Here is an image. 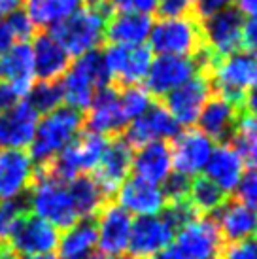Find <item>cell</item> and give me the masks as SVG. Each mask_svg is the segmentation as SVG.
Masks as SVG:
<instances>
[{
	"label": "cell",
	"mask_w": 257,
	"mask_h": 259,
	"mask_svg": "<svg viewBox=\"0 0 257 259\" xmlns=\"http://www.w3.org/2000/svg\"><path fill=\"white\" fill-rule=\"evenodd\" d=\"M27 206L32 216L51 223L57 229H68L79 222L68 182L59 180L44 168H38L34 182L25 195Z\"/></svg>",
	"instance_id": "obj_1"
},
{
	"label": "cell",
	"mask_w": 257,
	"mask_h": 259,
	"mask_svg": "<svg viewBox=\"0 0 257 259\" xmlns=\"http://www.w3.org/2000/svg\"><path fill=\"white\" fill-rule=\"evenodd\" d=\"M110 72L102 51H91L85 55L76 57L70 63L68 70L61 78V91H63L64 104L72 110H87L93 102L95 95L100 89L110 85Z\"/></svg>",
	"instance_id": "obj_2"
},
{
	"label": "cell",
	"mask_w": 257,
	"mask_h": 259,
	"mask_svg": "<svg viewBox=\"0 0 257 259\" xmlns=\"http://www.w3.org/2000/svg\"><path fill=\"white\" fill-rule=\"evenodd\" d=\"M83 115L68 106L53 110L38 121L34 138L29 146V155L34 165H50L59 153L81 133Z\"/></svg>",
	"instance_id": "obj_3"
},
{
	"label": "cell",
	"mask_w": 257,
	"mask_h": 259,
	"mask_svg": "<svg viewBox=\"0 0 257 259\" xmlns=\"http://www.w3.org/2000/svg\"><path fill=\"white\" fill-rule=\"evenodd\" d=\"M206 74L212 91L218 97H223L242 108L244 95L257 85V53L240 50L233 55L218 59Z\"/></svg>",
	"instance_id": "obj_4"
},
{
	"label": "cell",
	"mask_w": 257,
	"mask_h": 259,
	"mask_svg": "<svg viewBox=\"0 0 257 259\" xmlns=\"http://www.w3.org/2000/svg\"><path fill=\"white\" fill-rule=\"evenodd\" d=\"M108 17L102 8H81L50 32L70 57L97 51L106 40Z\"/></svg>",
	"instance_id": "obj_5"
},
{
	"label": "cell",
	"mask_w": 257,
	"mask_h": 259,
	"mask_svg": "<svg viewBox=\"0 0 257 259\" xmlns=\"http://www.w3.org/2000/svg\"><path fill=\"white\" fill-rule=\"evenodd\" d=\"M148 42L151 53L174 57H195L204 48L200 21L195 14L159 19L151 27Z\"/></svg>",
	"instance_id": "obj_6"
},
{
	"label": "cell",
	"mask_w": 257,
	"mask_h": 259,
	"mask_svg": "<svg viewBox=\"0 0 257 259\" xmlns=\"http://www.w3.org/2000/svg\"><path fill=\"white\" fill-rule=\"evenodd\" d=\"M108 142L110 140L106 137H100L91 131L79 133L50 165L38 166V168H44L46 172H50L59 180H74L97 168L102 153L106 151Z\"/></svg>",
	"instance_id": "obj_7"
},
{
	"label": "cell",
	"mask_w": 257,
	"mask_h": 259,
	"mask_svg": "<svg viewBox=\"0 0 257 259\" xmlns=\"http://www.w3.org/2000/svg\"><path fill=\"white\" fill-rule=\"evenodd\" d=\"M200 30L204 50L214 57V61L233 55L244 48V15L236 8H229L200 19Z\"/></svg>",
	"instance_id": "obj_8"
},
{
	"label": "cell",
	"mask_w": 257,
	"mask_h": 259,
	"mask_svg": "<svg viewBox=\"0 0 257 259\" xmlns=\"http://www.w3.org/2000/svg\"><path fill=\"white\" fill-rule=\"evenodd\" d=\"M212 93L214 91L208 74L199 72L164 97V108L170 112L180 127H191L193 123L199 121L200 112L210 101Z\"/></svg>",
	"instance_id": "obj_9"
},
{
	"label": "cell",
	"mask_w": 257,
	"mask_h": 259,
	"mask_svg": "<svg viewBox=\"0 0 257 259\" xmlns=\"http://www.w3.org/2000/svg\"><path fill=\"white\" fill-rule=\"evenodd\" d=\"M200 70L199 63L195 57H174V55H157L153 59L146 76V91L151 97H161L184 85L186 81L197 76Z\"/></svg>",
	"instance_id": "obj_10"
},
{
	"label": "cell",
	"mask_w": 257,
	"mask_h": 259,
	"mask_svg": "<svg viewBox=\"0 0 257 259\" xmlns=\"http://www.w3.org/2000/svg\"><path fill=\"white\" fill-rule=\"evenodd\" d=\"M102 55L110 78L121 87L140 85L153 61V53L148 46H108Z\"/></svg>",
	"instance_id": "obj_11"
},
{
	"label": "cell",
	"mask_w": 257,
	"mask_h": 259,
	"mask_svg": "<svg viewBox=\"0 0 257 259\" xmlns=\"http://www.w3.org/2000/svg\"><path fill=\"white\" fill-rule=\"evenodd\" d=\"M180 135L178 121L164 108V104H153L140 117L127 125L123 131V138L133 148H140L150 142H166L174 140Z\"/></svg>",
	"instance_id": "obj_12"
},
{
	"label": "cell",
	"mask_w": 257,
	"mask_h": 259,
	"mask_svg": "<svg viewBox=\"0 0 257 259\" xmlns=\"http://www.w3.org/2000/svg\"><path fill=\"white\" fill-rule=\"evenodd\" d=\"M59 229L51 223L44 222L40 218L27 214L19 225L15 227L12 237L8 238L6 246L15 255H42V253H53L59 246Z\"/></svg>",
	"instance_id": "obj_13"
},
{
	"label": "cell",
	"mask_w": 257,
	"mask_h": 259,
	"mask_svg": "<svg viewBox=\"0 0 257 259\" xmlns=\"http://www.w3.org/2000/svg\"><path fill=\"white\" fill-rule=\"evenodd\" d=\"M176 237V229L159 212L155 216H140L131 225L128 252L136 259H148L168 248Z\"/></svg>",
	"instance_id": "obj_14"
},
{
	"label": "cell",
	"mask_w": 257,
	"mask_h": 259,
	"mask_svg": "<svg viewBox=\"0 0 257 259\" xmlns=\"http://www.w3.org/2000/svg\"><path fill=\"white\" fill-rule=\"evenodd\" d=\"M222 237L210 216H199L176 233L174 248L184 259H210L222 250Z\"/></svg>",
	"instance_id": "obj_15"
},
{
	"label": "cell",
	"mask_w": 257,
	"mask_h": 259,
	"mask_svg": "<svg viewBox=\"0 0 257 259\" xmlns=\"http://www.w3.org/2000/svg\"><path fill=\"white\" fill-rule=\"evenodd\" d=\"M133 146L123 137H114V140L108 142L106 151L102 153L95 168V182L108 199H112L123 186V182L127 180L133 168Z\"/></svg>",
	"instance_id": "obj_16"
},
{
	"label": "cell",
	"mask_w": 257,
	"mask_h": 259,
	"mask_svg": "<svg viewBox=\"0 0 257 259\" xmlns=\"http://www.w3.org/2000/svg\"><path fill=\"white\" fill-rule=\"evenodd\" d=\"M214 148V140L200 129L184 131L174 138V146L170 148L172 166L187 178L199 176L206 168Z\"/></svg>",
	"instance_id": "obj_17"
},
{
	"label": "cell",
	"mask_w": 257,
	"mask_h": 259,
	"mask_svg": "<svg viewBox=\"0 0 257 259\" xmlns=\"http://www.w3.org/2000/svg\"><path fill=\"white\" fill-rule=\"evenodd\" d=\"M97 244L102 255L115 257L121 255L128 248V237H131V214L121 208L117 202H108L102 206L97 218Z\"/></svg>",
	"instance_id": "obj_18"
},
{
	"label": "cell",
	"mask_w": 257,
	"mask_h": 259,
	"mask_svg": "<svg viewBox=\"0 0 257 259\" xmlns=\"http://www.w3.org/2000/svg\"><path fill=\"white\" fill-rule=\"evenodd\" d=\"M83 123L87 131L100 137H119L128 125L119 104V91L112 85L100 89L87 108Z\"/></svg>",
	"instance_id": "obj_19"
},
{
	"label": "cell",
	"mask_w": 257,
	"mask_h": 259,
	"mask_svg": "<svg viewBox=\"0 0 257 259\" xmlns=\"http://www.w3.org/2000/svg\"><path fill=\"white\" fill-rule=\"evenodd\" d=\"M40 114L29 101L17 102L14 108L0 115V148L25 150L34 138Z\"/></svg>",
	"instance_id": "obj_20"
},
{
	"label": "cell",
	"mask_w": 257,
	"mask_h": 259,
	"mask_svg": "<svg viewBox=\"0 0 257 259\" xmlns=\"http://www.w3.org/2000/svg\"><path fill=\"white\" fill-rule=\"evenodd\" d=\"M34 161L25 150L0 151V199L25 197L34 182Z\"/></svg>",
	"instance_id": "obj_21"
},
{
	"label": "cell",
	"mask_w": 257,
	"mask_h": 259,
	"mask_svg": "<svg viewBox=\"0 0 257 259\" xmlns=\"http://www.w3.org/2000/svg\"><path fill=\"white\" fill-rule=\"evenodd\" d=\"M30 50L36 79L40 81H59L70 66L72 57L51 32L38 34L30 44Z\"/></svg>",
	"instance_id": "obj_22"
},
{
	"label": "cell",
	"mask_w": 257,
	"mask_h": 259,
	"mask_svg": "<svg viewBox=\"0 0 257 259\" xmlns=\"http://www.w3.org/2000/svg\"><path fill=\"white\" fill-rule=\"evenodd\" d=\"M0 81L15 87L23 97L29 95L36 83L30 42H17L8 51L0 53Z\"/></svg>",
	"instance_id": "obj_23"
},
{
	"label": "cell",
	"mask_w": 257,
	"mask_h": 259,
	"mask_svg": "<svg viewBox=\"0 0 257 259\" xmlns=\"http://www.w3.org/2000/svg\"><path fill=\"white\" fill-rule=\"evenodd\" d=\"M117 204L125 208L128 214L136 216H155L164 208V197L161 187L140 178H128L123 182V186L117 189Z\"/></svg>",
	"instance_id": "obj_24"
},
{
	"label": "cell",
	"mask_w": 257,
	"mask_h": 259,
	"mask_svg": "<svg viewBox=\"0 0 257 259\" xmlns=\"http://www.w3.org/2000/svg\"><path fill=\"white\" fill-rule=\"evenodd\" d=\"M216 225L223 244H233L250 238L257 229V212L236 199H229L216 212Z\"/></svg>",
	"instance_id": "obj_25"
},
{
	"label": "cell",
	"mask_w": 257,
	"mask_h": 259,
	"mask_svg": "<svg viewBox=\"0 0 257 259\" xmlns=\"http://www.w3.org/2000/svg\"><path fill=\"white\" fill-rule=\"evenodd\" d=\"M240 112L242 108L235 102L218 97V95L210 97V101L206 102V106L199 115V127L214 142H227L235 131Z\"/></svg>",
	"instance_id": "obj_26"
},
{
	"label": "cell",
	"mask_w": 257,
	"mask_h": 259,
	"mask_svg": "<svg viewBox=\"0 0 257 259\" xmlns=\"http://www.w3.org/2000/svg\"><path fill=\"white\" fill-rule=\"evenodd\" d=\"M136 178L161 186L172 170V150L166 142H150L138 148L133 155V168Z\"/></svg>",
	"instance_id": "obj_27"
},
{
	"label": "cell",
	"mask_w": 257,
	"mask_h": 259,
	"mask_svg": "<svg viewBox=\"0 0 257 259\" xmlns=\"http://www.w3.org/2000/svg\"><path fill=\"white\" fill-rule=\"evenodd\" d=\"M244 168H246V165H244L240 153L229 142H223L218 148H214L204 170H206L208 180L214 182L222 191L229 195L240 184L244 176Z\"/></svg>",
	"instance_id": "obj_28"
},
{
	"label": "cell",
	"mask_w": 257,
	"mask_h": 259,
	"mask_svg": "<svg viewBox=\"0 0 257 259\" xmlns=\"http://www.w3.org/2000/svg\"><path fill=\"white\" fill-rule=\"evenodd\" d=\"M153 27L150 15L114 14L106 21V40L110 46H144Z\"/></svg>",
	"instance_id": "obj_29"
},
{
	"label": "cell",
	"mask_w": 257,
	"mask_h": 259,
	"mask_svg": "<svg viewBox=\"0 0 257 259\" xmlns=\"http://www.w3.org/2000/svg\"><path fill=\"white\" fill-rule=\"evenodd\" d=\"M83 8L81 0H23V14L36 29L51 30Z\"/></svg>",
	"instance_id": "obj_30"
},
{
	"label": "cell",
	"mask_w": 257,
	"mask_h": 259,
	"mask_svg": "<svg viewBox=\"0 0 257 259\" xmlns=\"http://www.w3.org/2000/svg\"><path fill=\"white\" fill-rule=\"evenodd\" d=\"M97 222L91 220H79L72 227L66 229L63 237L59 238V259H79L83 255L95 252L97 246Z\"/></svg>",
	"instance_id": "obj_31"
},
{
	"label": "cell",
	"mask_w": 257,
	"mask_h": 259,
	"mask_svg": "<svg viewBox=\"0 0 257 259\" xmlns=\"http://www.w3.org/2000/svg\"><path fill=\"white\" fill-rule=\"evenodd\" d=\"M68 189H70L72 201H74L79 220L97 218L102 206L110 202V199L102 193V189L95 182V178L87 176V174L78 176L74 180H68Z\"/></svg>",
	"instance_id": "obj_32"
},
{
	"label": "cell",
	"mask_w": 257,
	"mask_h": 259,
	"mask_svg": "<svg viewBox=\"0 0 257 259\" xmlns=\"http://www.w3.org/2000/svg\"><path fill=\"white\" fill-rule=\"evenodd\" d=\"M229 201V195L222 191L214 182H210L206 176H197L191 180L187 202L197 212V216H212L223 204Z\"/></svg>",
	"instance_id": "obj_33"
},
{
	"label": "cell",
	"mask_w": 257,
	"mask_h": 259,
	"mask_svg": "<svg viewBox=\"0 0 257 259\" xmlns=\"http://www.w3.org/2000/svg\"><path fill=\"white\" fill-rule=\"evenodd\" d=\"M27 101L36 108L38 114H50L63 106V91L59 81H38L27 95Z\"/></svg>",
	"instance_id": "obj_34"
},
{
	"label": "cell",
	"mask_w": 257,
	"mask_h": 259,
	"mask_svg": "<svg viewBox=\"0 0 257 259\" xmlns=\"http://www.w3.org/2000/svg\"><path fill=\"white\" fill-rule=\"evenodd\" d=\"M27 214H29V206L25 197L0 199V244H6L15 227Z\"/></svg>",
	"instance_id": "obj_35"
},
{
	"label": "cell",
	"mask_w": 257,
	"mask_h": 259,
	"mask_svg": "<svg viewBox=\"0 0 257 259\" xmlns=\"http://www.w3.org/2000/svg\"><path fill=\"white\" fill-rule=\"evenodd\" d=\"M119 91V104L128 123L146 112L151 106V95L142 85H127L117 89Z\"/></svg>",
	"instance_id": "obj_36"
},
{
	"label": "cell",
	"mask_w": 257,
	"mask_h": 259,
	"mask_svg": "<svg viewBox=\"0 0 257 259\" xmlns=\"http://www.w3.org/2000/svg\"><path fill=\"white\" fill-rule=\"evenodd\" d=\"M189 187H191V178H187L184 174L174 172L168 174V178L163 182V197L166 204L172 202H182L187 201V195H189Z\"/></svg>",
	"instance_id": "obj_37"
},
{
	"label": "cell",
	"mask_w": 257,
	"mask_h": 259,
	"mask_svg": "<svg viewBox=\"0 0 257 259\" xmlns=\"http://www.w3.org/2000/svg\"><path fill=\"white\" fill-rule=\"evenodd\" d=\"M108 4L115 14H140L151 17L157 14L159 0H108Z\"/></svg>",
	"instance_id": "obj_38"
},
{
	"label": "cell",
	"mask_w": 257,
	"mask_h": 259,
	"mask_svg": "<svg viewBox=\"0 0 257 259\" xmlns=\"http://www.w3.org/2000/svg\"><path fill=\"white\" fill-rule=\"evenodd\" d=\"M235 191L236 201H240L248 208L257 212V170H250V172L244 174Z\"/></svg>",
	"instance_id": "obj_39"
},
{
	"label": "cell",
	"mask_w": 257,
	"mask_h": 259,
	"mask_svg": "<svg viewBox=\"0 0 257 259\" xmlns=\"http://www.w3.org/2000/svg\"><path fill=\"white\" fill-rule=\"evenodd\" d=\"M223 259H257V240L246 238L233 244H223L220 250Z\"/></svg>",
	"instance_id": "obj_40"
},
{
	"label": "cell",
	"mask_w": 257,
	"mask_h": 259,
	"mask_svg": "<svg viewBox=\"0 0 257 259\" xmlns=\"http://www.w3.org/2000/svg\"><path fill=\"white\" fill-rule=\"evenodd\" d=\"M6 21H8V25H10V29H12L17 42H29L30 38L34 36L36 27L32 25V21H30L29 17L23 14L21 10L12 14L10 17H6Z\"/></svg>",
	"instance_id": "obj_41"
},
{
	"label": "cell",
	"mask_w": 257,
	"mask_h": 259,
	"mask_svg": "<svg viewBox=\"0 0 257 259\" xmlns=\"http://www.w3.org/2000/svg\"><path fill=\"white\" fill-rule=\"evenodd\" d=\"M157 14L161 15V19L184 17L193 14V4H189L187 0H159Z\"/></svg>",
	"instance_id": "obj_42"
},
{
	"label": "cell",
	"mask_w": 257,
	"mask_h": 259,
	"mask_svg": "<svg viewBox=\"0 0 257 259\" xmlns=\"http://www.w3.org/2000/svg\"><path fill=\"white\" fill-rule=\"evenodd\" d=\"M235 6V0H197V4L193 6V14L200 19H204L208 15L229 10Z\"/></svg>",
	"instance_id": "obj_43"
},
{
	"label": "cell",
	"mask_w": 257,
	"mask_h": 259,
	"mask_svg": "<svg viewBox=\"0 0 257 259\" xmlns=\"http://www.w3.org/2000/svg\"><path fill=\"white\" fill-rule=\"evenodd\" d=\"M25 97H23L15 87H12L6 81H0V115L6 114L8 110H12L17 104L21 102Z\"/></svg>",
	"instance_id": "obj_44"
},
{
	"label": "cell",
	"mask_w": 257,
	"mask_h": 259,
	"mask_svg": "<svg viewBox=\"0 0 257 259\" xmlns=\"http://www.w3.org/2000/svg\"><path fill=\"white\" fill-rule=\"evenodd\" d=\"M242 44H244V48H246V50L255 51L257 53V15L244 19Z\"/></svg>",
	"instance_id": "obj_45"
},
{
	"label": "cell",
	"mask_w": 257,
	"mask_h": 259,
	"mask_svg": "<svg viewBox=\"0 0 257 259\" xmlns=\"http://www.w3.org/2000/svg\"><path fill=\"white\" fill-rule=\"evenodd\" d=\"M17 40H15L14 32L10 29V25H8L6 19H0V53H4L8 51L12 46H15Z\"/></svg>",
	"instance_id": "obj_46"
},
{
	"label": "cell",
	"mask_w": 257,
	"mask_h": 259,
	"mask_svg": "<svg viewBox=\"0 0 257 259\" xmlns=\"http://www.w3.org/2000/svg\"><path fill=\"white\" fill-rule=\"evenodd\" d=\"M242 110H246V114L255 115V117H257V85H253L248 93L244 95Z\"/></svg>",
	"instance_id": "obj_47"
},
{
	"label": "cell",
	"mask_w": 257,
	"mask_h": 259,
	"mask_svg": "<svg viewBox=\"0 0 257 259\" xmlns=\"http://www.w3.org/2000/svg\"><path fill=\"white\" fill-rule=\"evenodd\" d=\"M23 8V0H0V19H6Z\"/></svg>",
	"instance_id": "obj_48"
},
{
	"label": "cell",
	"mask_w": 257,
	"mask_h": 259,
	"mask_svg": "<svg viewBox=\"0 0 257 259\" xmlns=\"http://www.w3.org/2000/svg\"><path fill=\"white\" fill-rule=\"evenodd\" d=\"M235 4L242 15H248V17L257 15V0H235Z\"/></svg>",
	"instance_id": "obj_49"
},
{
	"label": "cell",
	"mask_w": 257,
	"mask_h": 259,
	"mask_svg": "<svg viewBox=\"0 0 257 259\" xmlns=\"http://www.w3.org/2000/svg\"><path fill=\"white\" fill-rule=\"evenodd\" d=\"M148 259H184L182 255L178 253V250L172 246V248H164V250H161L159 253H155V255H151V257Z\"/></svg>",
	"instance_id": "obj_50"
},
{
	"label": "cell",
	"mask_w": 257,
	"mask_h": 259,
	"mask_svg": "<svg viewBox=\"0 0 257 259\" xmlns=\"http://www.w3.org/2000/svg\"><path fill=\"white\" fill-rule=\"evenodd\" d=\"M0 259H17V257H15V253L6 244H0Z\"/></svg>",
	"instance_id": "obj_51"
},
{
	"label": "cell",
	"mask_w": 257,
	"mask_h": 259,
	"mask_svg": "<svg viewBox=\"0 0 257 259\" xmlns=\"http://www.w3.org/2000/svg\"><path fill=\"white\" fill-rule=\"evenodd\" d=\"M17 259H59V255H55V253H42V255H21Z\"/></svg>",
	"instance_id": "obj_52"
},
{
	"label": "cell",
	"mask_w": 257,
	"mask_h": 259,
	"mask_svg": "<svg viewBox=\"0 0 257 259\" xmlns=\"http://www.w3.org/2000/svg\"><path fill=\"white\" fill-rule=\"evenodd\" d=\"M81 2H85L89 8H102L108 0H81Z\"/></svg>",
	"instance_id": "obj_53"
},
{
	"label": "cell",
	"mask_w": 257,
	"mask_h": 259,
	"mask_svg": "<svg viewBox=\"0 0 257 259\" xmlns=\"http://www.w3.org/2000/svg\"><path fill=\"white\" fill-rule=\"evenodd\" d=\"M79 259H104V255H102V253L93 252V253H89V255H83V257H79Z\"/></svg>",
	"instance_id": "obj_54"
},
{
	"label": "cell",
	"mask_w": 257,
	"mask_h": 259,
	"mask_svg": "<svg viewBox=\"0 0 257 259\" xmlns=\"http://www.w3.org/2000/svg\"><path fill=\"white\" fill-rule=\"evenodd\" d=\"M112 259H136V257H133V255H125V253H121V255H115V257H112Z\"/></svg>",
	"instance_id": "obj_55"
},
{
	"label": "cell",
	"mask_w": 257,
	"mask_h": 259,
	"mask_svg": "<svg viewBox=\"0 0 257 259\" xmlns=\"http://www.w3.org/2000/svg\"><path fill=\"white\" fill-rule=\"evenodd\" d=\"M187 2H189V4H193V6H195V4H197V0H187Z\"/></svg>",
	"instance_id": "obj_56"
},
{
	"label": "cell",
	"mask_w": 257,
	"mask_h": 259,
	"mask_svg": "<svg viewBox=\"0 0 257 259\" xmlns=\"http://www.w3.org/2000/svg\"><path fill=\"white\" fill-rule=\"evenodd\" d=\"M210 259H222V257H218V255H214V257H210Z\"/></svg>",
	"instance_id": "obj_57"
},
{
	"label": "cell",
	"mask_w": 257,
	"mask_h": 259,
	"mask_svg": "<svg viewBox=\"0 0 257 259\" xmlns=\"http://www.w3.org/2000/svg\"><path fill=\"white\" fill-rule=\"evenodd\" d=\"M255 235H257V229H255Z\"/></svg>",
	"instance_id": "obj_58"
}]
</instances>
